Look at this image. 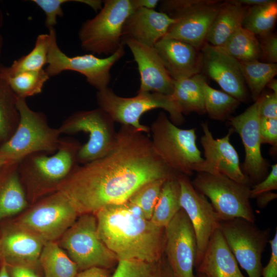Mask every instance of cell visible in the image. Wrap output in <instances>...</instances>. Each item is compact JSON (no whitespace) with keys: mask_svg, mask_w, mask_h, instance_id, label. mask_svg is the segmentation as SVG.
<instances>
[{"mask_svg":"<svg viewBox=\"0 0 277 277\" xmlns=\"http://www.w3.org/2000/svg\"><path fill=\"white\" fill-rule=\"evenodd\" d=\"M205 73L223 90L240 102L248 97L246 83L238 60L205 42L201 48Z\"/></svg>","mask_w":277,"mask_h":277,"instance_id":"obj_19","label":"cell"},{"mask_svg":"<svg viewBox=\"0 0 277 277\" xmlns=\"http://www.w3.org/2000/svg\"><path fill=\"white\" fill-rule=\"evenodd\" d=\"M205 75L198 73L191 76L174 81L172 94L183 114L194 112L205 113L204 107Z\"/></svg>","mask_w":277,"mask_h":277,"instance_id":"obj_27","label":"cell"},{"mask_svg":"<svg viewBox=\"0 0 277 277\" xmlns=\"http://www.w3.org/2000/svg\"><path fill=\"white\" fill-rule=\"evenodd\" d=\"M259 114L262 118H277V93L261 95Z\"/></svg>","mask_w":277,"mask_h":277,"instance_id":"obj_43","label":"cell"},{"mask_svg":"<svg viewBox=\"0 0 277 277\" xmlns=\"http://www.w3.org/2000/svg\"><path fill=\"white\" fill-rule=\"evenodd\" d=\"M98 237L120 260L153 262L164 254L165 228L145 217L129 202L105 206L95 213Z\"/></svg>","mask_w":277,"mask_h":277,"instance_id":"obj_2","label":"cell"},{"mask_svg":"<svg viewBox=\"0 0 277 277\" xmlns=\"http://www.w3.org/2000/svg\"><path fill=\"white\" fill-rule=\"evenodd\" d=\"M176 174L165 181L151 218L155 224L164 228L182 209L181 188Z\"/></svg>","mask_w":277,"mask_h":277,"instance_id":"obj_28","label":"cell"},{"mask_svg":"<svg viewBox=\"0 0 277 277\" xmlns=\"http://www.w3.org/2000/svg\"><path fill=\"white\" fill-rule=\"evenodd\" d=\"M61 245L78 270L92 267L109 269L118 260L100 239L95 214H81L61 236Z\"/></svg>","mask_w":277,"mask_h":277,"instance_id":"obj_10","label":"cell"},{"mask_svg":"<svg viewBox=\"0 0 277 277\" xmlns=\"http://www.w3.org/2000/svg\"><path fill=\"white\" fill-rule=\"evenodd\" d=\"M271 247V255L267 265L262 268V277H277V230L269 242Z\"/></svg>","mask_w":277,"mask_h":277,"instance_id":"obj_44","label":"cell"},{"mask_svg":"<svg viewBox=\"0 0 277 277\" xmlns=\"http://www.w3.org/2000/svg\"><path fill=\"white\" fill-rule=\"evenodd\" d=\"M123 44L131 50L137 64L141 83L138 92H150L171 95L174 80L165 69L154 47L130 38H123Z\"/></svg>","mask_w":277,"mask_h":277,"instance_id":"obj_20","label":"cell"},{"mask_svg":"<svg viewBox=\"0 0 277 277\" xmlns=\"http://www.w3.org/2000/svg\"><path fill=\"white\" fill-rule=\"evenodd\" d=\"M180 188V204L193 227L196 242L194 267L201 262L219 219L207 197L196 190L189 177L176 173Z\"/></svg>","mask_w":277,"mask_h":277,"instance_id":"obj_15","label":"cell"},{"mask_svg":"<svg viewBox=\"0 0 277 277\" xmlns=\"http://www.w3.org/2000/svg\"><path fill=\"white\" fill-rule=\"evenodd\" d=\"M261 37V42H259L261 51V57L267 61L266 63H276V34L272 32L266 36Z\"/></svg>","mask_w":277,"mask_h":277,"instance_id":"obj_42","label":"cell"},{"mask_svg":"<svg viewBox=\"0 0 277 277\" xmlns=\"http://www.w3.org/2000/svg\"><path fill=\"white\" fill-rule=\"evenodd\" d=\"M165 69L174 81L200 73L201 52L184 42L163 37L154 45Z\"/></svg>","mask_w":277,"mask_h":277,"instance_id":"obj_21","label":"cell"},{"mask_svg":"<svg viewBox=\"0 0 277 277\" xmlns=\"http://www.w3.org/2000/svg\"><path fill=\"white\" fill-rule=\"evenodd\" d=\"M2 46H3V38L2 37V36L0 35V55L2 51Z\"/></svg>","mask_w":277,"mask_h":277,"instance_id":"obj_53","label":"cell"},{"mask_svg":"<svg viewBox=\"0 0 277 277\" xmlns=\"http://www.w3.org/2000/svg\"><path fill=\"white\" fill-rule=\"evenodd\" d=\"M222 1L213 0H166L160 11L175 22L165 38L177 39L200 49L206 38Z\"/></svg>","mask_w":277,"mask_h":277,"instance_id":"obj_8","label":"cell"},{"mask_svg":"<svg viewBox=\"0 0 277 277\" xmlns=\"http://www.w3.org/2000/svg\"><path fill=\"white\" fill-rule=\"evenodd\" d=\"M0 277H10L7 264L5 262L3 263L0 268Z\"/></svg>","mask_w":277,"mask_h":277,"instance_id":"obj_50","label":"cell"},{"mask_svg":"<svg viewBox=\"0 0 277 277\" xmlns=\"http://www.w3.org/2000/svg\"><path fill=\"white\" fill-rule=\"evenodd\" d=\"M218 228L248 277H261L262 255L269 241L270 230L261 229L242 218L220 221Z\"/></svg>","mask_w":277,"mask_h":277,"instance_id":"obj_12","label":"cell"},{"mask_svg":"<svg viewBox=\"0 0 277 277\" xmlns=\"http://www.w3.org/2000/svg\"><path fill=\"white\" fill-rule=\"evenodd\" d=\"M166 179L150 181L137 189L128 202L138 207L145 217L151 220L162 186Z\"/></svg>","mask_w":277,"mask_h":277,"instance_id":"obj_38","label":"cell"},{"mask_svg":"<svg viewBox=\"0 0 277 277\" xmlns=\"http://www.w3.org/2000/svg\"><path fill=\"white\" fill-rule=\"evenodd\" d=\"M51 41L49 33L38 35L34 48L29 53L14 61L9 67H6L7 74L12 76L23 72L43 69L47 64Z\"/></svg>","mask_w":277,"mask_h":277,"instance_id":"obj_35","label":"cell"},{"mask_svg":"<svg viewBox=\"0 0 277 277\" xmlns=\"http://www.w3.org/2000/svg\"><path fill=\"white\" fill-rule=\"evenodd\" d=\"M205 113L213 120L224 121L239 106L240 102L230 94L204 84Z\"/></svg>","mask_w":277,"mask_h":277,"instance_id":"obj_36","label":"cell"},{"mask_svg":"<svg viewBox=\"0 0 277 277\" xmlns=\"http://www.w3.org/2000/svg\"><path fill=\"white\" fill-rule=\"evenodd\" d=\"M109 269L92 267L77 272L74 277H109Z\"/></svg>","mask_w":277,"mask_h":277,"instance_id":"obj_46","label":"cell"},{"mask_svg":"<svg viewBox=\"0 0 277 277\" xmlns=\"http://www.w3.org/2000/svg\"><path fill=\"white\" fill-rule=\"evenodd\" d=\"M132 1L135 9L144 8L154 9L160 2L158 0H132Z\"/></svg>","mask_w":277,"mask_h":277,"instance_id":"obj_48","label":"cell"},{"mask_svg":"<svg viewBox=\"0 0 277 277\" xmlns=\"http://www.w3.org/2000/svg\"><path fill=\"white\" fill-rule=\"evenodd\" d=\"M241 5L250 7L256 5H260L268 2L270 0H236Z\"/></svg>","mask_w":277,"mask_h":277,"instance_id":"obj_49","label":"cell"},{"mask_svg":"<svg viewBox=\"0 0 277 277\" xmlns=\"http://www.w3.org/2000/svg\"><path fill=\"white\" fill-rule=\"evenodd\" d=\"M10 162H11L3 156H0V170L4 166Z\"/></svg>","mask_w":277,"mask_h":277,"instance_id":"obj_52","label":"cell"},{"mask_svg":"<svg viewBox=\"0 0 277 277\" xmlns=\"http://www.w3.org/2000/svg\"><path fill=\"white\" fill-rule=\"evenodd\" d=\"M175 20L162 12L144 8L135 9L125 21L122 38H130L153 47L163 38Z\"/></svg>","mask_w":277,"mask_h":277,"instance_id":"obj_22","label":"cell"},{"mask_svg":"<svg viewBox=\"0 0 277 277\" xmlns=\"http://www.w3.org/2000/svg\"><path fill=\"white\" fill-rule=\"evenodd\" d=\"M82 146L72 137L61 138L57 151L52 154H31L22 159L18 171L22 184H26L30 194L35 195L54 191L79 165L78 151Z\"/></svg>","mask_w":277,"mask_h":277,"instance_id":"obj_3","label":"cell"},{"mask_svg":"<svg viewBox=\"0 0 277 277\" xmlns=\"http://www.w3.org/2000/svg\"><path fill=\"white\" fill-rule=\"evenodd\" d=\"M175 173L154 150L151 140L131 126L122 125L115 144L105 156L78 165L58 186L79 215L127 202L145 184Z\"/></svg>","mask_w":277,"mask_h":277,"instance_id":"obj_1","label":"cell"},{"mask_svg":"<svg viewBox=\"0 0 277 277\" xmlns=\"http://www.w3.org/2000/svg\"><path fill=\"white\" fill-rule=\"evenodd\" d=\"M6 70V68H5ZM8 84L17 97H27L39 94L49 76L45 70L23 72L14 76H8Z\"/></svg>","mask_w":277,"mask_h":277,"instance_id":"obj_37","label":"cell"},{"mask_svg":"<svg viewBox=\"0 0 277 277\" xmlns=\"http://www.w3.org/2000/svg\"><path fill=\"white\" fill-rule=\"evenodd\" d=\"M38 261L45 277H74L78 272L75 263L54 241L45 243Z\"/></svg>","mask_w":277,"mask_h":277,"instance_id":"obj_29","label":"cell"},{"mask_svg":"<svg viewBox=\"0 0 277 277\" xmlns=\"http://www.w3.org/2000/svg\"><path fill=\"white\" fill-rule=\"evenodd\" d=\"M164 254L176 277H195L196 242L193 227L181 209L165 228Z\"/></svg>","mask_w":277,"mask_h":277,"instance_id":"obj_16","label":"cell"},{"mask_svg":"<svg viewBox=\"0 0 277 277\" xmlns=\"http://www.w3.org/2000/svg\"><path fill=\"white\" fill-rule=\"evenodd\" d=\"M18 162H10L0 170V219L21 212L28 204L18 171Z\"/></svg>","mask_w":277,"mask_h":277,"instance_id":"obj_24","label":"cell"},{"mask_svg":"<svg viewBox=\"0 0 277 277\" xmlns=\"http://www.w3.org/2000/svg\"><path fill=\"white\" fill-rule=\"evenodd\" d=\"M8 267L10 277H40L31 266L12 264Z\"/></svg>","mask_w":277,"mask_h":277,"instance_id":"obj_45","label":"cell"},{"mask_svg":"<svg viewBox=\"0 0 277 277\" xmlns=\"http://www.w3.org/2000/svg\"><path fill=\"white\" fill-rule=\"evenodd\" d=\"M259 130L262 143L277 146V118L260 117Z\"/></svg>","mask_w":277,"mask_h":277,"instance_id":"obj_40","label":"cell"},{"mask_svg":"<svg viewBox=\"0 0 277 277\" xmlns=\"http://www.w3.org/2000/svg\"><path fill=\"white\" fill-rule=\"evenodd\" d=\"M201 126L204 134L201 137V144L205 159L196 166L194 171L223 174L237 182L251 185L240 167L238 153L230 141L233 129H229L224 137L215 139L207 123H202Z\"/></svg>","mask_w":277,"mask_h":277,"instance_id":"obj_18","label":"cell"},{"mask_svg":"<svg viewBox=\"0 0 277 277\" xmlns=\"http://www.w3.org/2000/svg\"><path fill=\"white\" fill-rule=\"evenodd\" d=\"M277 189V164L271 166L267 176L260 183L253 185L250 189V198H256L260 194Z\"/></svg>","mask_w":277,"mask_h":277,"instance_id":"obj_41","label":"cell"},{"mask_svg":"<svg viewBox=\"0 0 277 277\" xmlns=\"http://www.w3.org/2000/svg\"><path fill=\"white\" fill-rule=\"evenodd\" d=\"M194 188L208 197L219 221L242 218L255 222L250 203V185L237 182L223 174L197 173Z\"/></svg>","mask_w":277,"mask_h":277,"instance_id":"obj_9","label":"cell"},{"mask_svg":"<svg viewBox=\"0 0 277 277\" xmlns=\"http://www.w3.org/2000/svg\"><path fill=\"white\" fill-rule=\"evenodd\" d=\"M276 18V1L270 0L264 4L247 7L242 27L262 37L272 33Z\"/></svg>","mask_w":277,"mask_h":277,"instance_id":"obj_33","label":"cell"},{"mask_svg":"<svg viewBox=\"0 0 277 277\" xmlns=\"http://www.w3.org/2000/svg\"><path fill=\"white\" fill-rule=\"evenodd\" d=\"M45 242L20 228L6 235L1 242L4 255L12 264L32 266L40 256Z\"/></svg>","mask_w":277,"mask_h":277,"instance_id":"obj_25","label":"cell"},{"mask_svg":"<svg viewBox=\"0 0 277 277\" xmlns=\"http://www.w3.org/2000/svg\"><path fill=\"white\" fill-rule=\"evenodd\" d=\"M73 0H32L31 2L38 6L46 15L45 25L50 30L54 28L57 23V17L63 16L62 6Z\"/></svg>","mask_w":277,"mask_h":277,"instance_id":"obj_39","label":"cell"},{"mask_svg":"<svg viewBox=\"0 0 277 277\" xmlns=\"http://www.w3.org/2000/svg\"><path fill=\"white\" fill-rule=\"evenodd\" d=\"M241 70L248 86L252 98L255 102L268 83L277 74L276 63L262 62L259 60L240 62Z\"/></svg>","mask_w":277,"mask_h":277,"instance_id":"obj_34","label":"cell"},{"mask_svg":"<svg viewBox=\"0 0 277 277\" xmlns=\"http://www.w3.org/2000/svg\"><path fill=\"white\" fill-rule=\"evenodd\" d=\"M100 11L82 25L78 33L83 49L94 54L111 55L124 44L125 21L135 9L132 0H106Z\"/></svg>","mask_w":277,"mask_h":277,"instance_id":"obj_7","label":"cell"},{"mask_svg":"<svg viewBox=\"0 0 277 277\" xmlns=\"http://www.w3.org/2000/svg\"><path fill=\"white\" fill-rule=\"evenodd\" d=\"M276 194L271 191L263 193L256 197L257 206L264 208L270 202L276 199Z\"/></svg>","mask_w":277,"mask_h":277,"instance_id":"obj_47","label":"cell"},{"mask_svg":"<svg viewBox=\"0 0 277 277\" xmlns=\"http://www.w3.org/2000/svg\"><path fill=\"white\" fill-rule=\"evenodd\" d=\"M109 277H176L164 255L158 260L146 262L137 260L118 261Z\"/></svg>","mask_w":277,"mask_h":277,"instance_id":"obj_31","label":"cell"},{"mask_svg":"<svg viewBox=\"0 0 277 277\" xmlns=\"http://www.w3.org/2000/svg\"><path fill=\"white\" fill-rule=\"evenodd\" d=\"M197 277H206L204 274L198 273Z\"/></svg>","mask_w":277,"mask_h":277,"instance_id":"obj_55","label":"cell"},{"mask_svg":"<svg viewBox=\"0 0 277 277\" xmlns=\"http://www.w3.org/2000/svg\"><path fill=\"white\" fill-rule=\"evenodd\" d=\"M154 150L163 163L175 173L191 175L204 161L196 143L195 129H184L161 112L150 128Z\"/></svg>","mask_w":277,"mask_h":277,"instance_id":"obj_6","label":"cell"},{"mask_svg":"<svg viewBox=\"0 0 277 277\" xmlns=\"http://www.w3.org/2000/svg\"><path fill=\"white\" fill-rule=\"evenodd\" d=\"M247 9L236 0L223 2L208 32L206 42L216 47L223 45L242 27Z\"/></svg>","mask_w":277,"mask_h":277,"instance_id":"obj_26","label":"cell"},{"mask_svg":"<svg viewBox=\"0 0 277 277\" xmlns=\"http://www.w3.org/2000/svg\"><path fill=\"white\" fill-rule=\"evenodd\" d=\"M266 87L270 89L273 92L277 93V80L274 78L271 80Z\"/></svg>","mask_w":277,"mask_h":277,"instance_id":"obj_51","label":"cell"},{"mask_svg":"<svg viewBox=\"0 0 277 277\" xmlns=\"http://www.w3.org/2000/svg\"><path fill=\"white\" fill-rule=\"evenodd\" d=\"M2 24V14L0 12V27L1 26Z\"/></svg>","mask_w":277,"mask_h":277,"instance_id":"obj_54","label":"cell"},{"mask_svg":"<svg viewBox=\"0 0 277 277\" xmlns=\"http://www.w3.org/2000/svg\"><path fill=\"white\" fill-rule=\"evenodd\" d=\"M195 268L206 277H245L218 227Z\"/></svg>","mask_w":277,"mask_h":277,"instance_id":"obj_23","label":"cell"},{"mask_svg":"<svg viewBox=\"0 0 277 277\" xmlns=\"http://www.w3.org/2000/svg\"><path fill=\"white\" fill-rule=\"evenodd\" d=\"M260 103V96L244 112L229 118L232 129L240 136L244 147L245 157L242 170L251 185L263 180L268 169V163L261 151Z\"/></svg>","mask_w":277,"mask_h":277,"instance_id":"obj_17","label":"cell"},{"mask_svg":"<svg viewBox=\"0 0 277 277\" xmlns=\"http://www.w3.org/2000/svg\"><path fill=\"white\" fill-rule=\"evenodd\" d=\"M58 129L61 134L84 132L88 141L81 146L77 155L78 164H85L106 155L114 147L117 137L114 122L100 108L79 111L64 120Z\"/></svg>","mask_w":277,"mask_h":277,"instance_id":"obj_11","label":"cell"},{"mask_svg":"<svg viewBox=\"0 0 277 277\" xmlns=\"http://www.w3.org/2000/svg\"><path fill=\"white\" fill-rule=\"evenodd\" d=\"M216 48L239 62L256 61L261 58L259 41L254 34L243 27L223 45Z\"/></svg>","mask_w":277,"mask_h":277,"instance_id":"obj_32","label":"cell"},{"mask_svg":"<svg viewBox=\"0 0 277 277\" xmlns=\"http://www.w3.org/2000/svg\"><path fill=\"white\" fill-rule=\"evenodd\" d=\"M99 108L105 111L114 122L132 127L149 133L150 128L140 123L145 112L157 108L167 111L171 122L179 125L185 121L183 114L173 96L150 92H137L136 96L124 97L116 95L108 87L97 91L96 95Z\"/></svg>","mask_w":277,"mask_h":277,"instance_id":"obj_5","label":"cell"},{"mask_svg":"<svg viewBox=\"0 0 277 277\" xmlns=\"http://www.w3.org/2000/svg\"><path fill=\"white\" fill-rule=\"evenodd\" d=\"M6 67L0 65V141H7L15 130L19 120L17 97L7 81Z\"/></svg>","mask_w":277,"mask_h":277,"instance_id":"obj_30","label":"cell"},{"mask_svg":"<svg viewBox=\"0 0 277 277\" xmlns=\"http://www.w3.org/2000/svg\"><path fill=\"white\" fill-rule=\"evenodd\" d=\"M49 34L51 41L48 66L45 69L49 77L65 71H73L85 76L88 83L98 91L108 87L111 80V67L125 54L124 44L116 52L105 58H99L92 53L71 57L59 48L54 28L49 30Z\"/></svg>","mask_w":277,"mask_h":277,"instance_id":"obj_13","label":"cell"},{"mask_svg":"<svg viewBox=\"0 0 277 277\" xmlns=\"http://www.w3.org/2000/svg\"><path fill=\"white\" fill-rule=\"evenodd\" d=\"M16 106L19 122L13 134L0 146V156L19 162L35 153H54L62 134L58 128L51 127L45 115L32 110L26 99L17 97Z\"/></svg>","mask_w":277,"mask_h":277,"instance_id":"obj_4","label":"cell"},{"mask_svg":"<svg viewBox=\"0 0 277 277\" xmlns=\"http://www.w3.org/2000/svg\"><path fill=\"white\" fill-rule=\"evenodd\" d=\"M79 215L70 201L56 191L43 199L19 221L20 228L44 242L61 237Z\"/></svg>","mask_w":277,"mask_h":277,"instance_id":"obj_14","label":"cell"}]
</instances>
